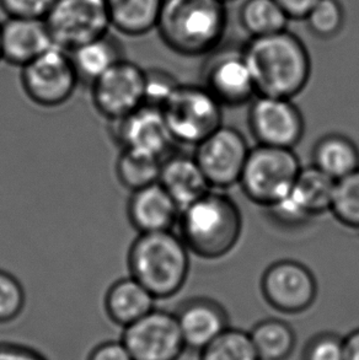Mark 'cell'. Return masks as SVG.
<instances>
[{"label":"cell","mask_w":359,"mask_h":360,"mask_svg":"<svg viewBox=\"0 0 359 360\" xmlns=\"http://www.w3.org/2000/svg\"><path fill=\"white\" fill-rule=\"evenodd\" d=\"M224 29L223 0H163L156 30L172 52L197 57L220 42Z\"/></svg>","instance_id":"obj_4"},{"label":"cell","mask_w":359,"mask_h":360,"mask_svg":"<svg viewBox=\"0 0 359 360\" xmlns=\"http://www.w3.org/2000/svg\"><path fill=\"white\" fill-rule=\"evenodd\" d=\"M180 238L191 253L218 259L233 250L241 235L243 217L228 195L210 190L180 213Z\"/></svg>","instance_id":"obj_2"},{"label":"cell","mask_w":359,"mask_h":360,"mask_svg":"<svg viewBox=\"0 0 359 360\" xmlns=\"http://www.w3.org/2000/svg\"><path fill=\"white\" fill-rule=\"evenodd\" d=\"M222 108L203 85L180 84L161 111L175 143L196 146L223 126Z\"/></svg>","instance_id":"obj_6"},{"label":"cell","mask_w":359,"mask_h":360,"mask_svg":"<svg viewBox=\"0 0 359 360\" xmlns=\"http://www.w3.org/2000/svg\"><path fill=\"white\" fill-rule=\"evenodd\" d=\"M199 360H260L248 332L228 327L199 353Z\"/></svg>","instance_id":"obj_28"},{"label":"cell","mask_w":359,"mask_h":360,"mask_svg":"<svg viewBox=\"0 0 359 360\" xmlns=\"http://www.w3.org/2000/svg\"><path fill=\"white\" fill-rule=\"evenodd\" d=\"M248 151L245 136L223 124L194 146V158L212 190L224 191L239 184Z\"/></svg>","instance_id":"obj_11"},{"label":"cell","mask_w":359,"mask_h":360,"mask_svg":"<svg viewBox=\"0 0 359 360\" xmlns=\"http://www.w3.org/2000/svg\"><path fill=\"white\" fill-rule=\"evenodd\" d=\"M243 54L260 96L291 100L306 89L310 78V57L306 46L286 30L253 37Z\"/></svg>","instance_id":"obj_1"},{"label":"cell","mask_w":359,"mask_h":360,"mask_svg":"<svg viewBox=\"0 0 359 360\" xmlns=\"http://www.w3.org/2000/svg\"><path fill=\"white\" fill-rule=\"evenodd\" d=\"M306 20L311 32L329 39L340 32L345 21V13L339 0H319L306 15Z\"/></svg>","instance_id":"obj_30"},{"label":"cell","mask_w":359,"mask_h":360,"mask_svg":"<svg viewBox=\"0 0 359 360\" xmlns=\"http://www.w3.org/2000/svg\"><path fill=\"white\" fill-rule=\"evenodd\" d=\"M336 181L314 165L301 167L296 176L293 193L311 217L330 212Z\"/></svg>","instance_id":"obj_25"},{"label":"cell","mask_w":359,"mask_h":360,"mask_svg":"<svg viewBox=\"0 0 359 360\" xmlns=\"http://www.w3.org/2000/svg\"><path fill=\"white\" fill-rule=\"evenodd\" d=\"M180 83L172 74L163 69H146V98L144 105L163 108Z\"/></svg>","instance_id":"obj_32"},{"label":"cell","mask_w":359,"mask_h":360,"mask_svg":"<svg viewBox=\"0 0 359 360\" xmlns=\"http://www.w3.org/2000/svg\"><path fill=\"white\" fill-rule=\"evenodd\" d=\"M161 160L141 151L121 149L115 164L117 180L131 192L156 184L160 175Z\"/></svg>","instance_id":"obj_26"},{"label":"cell","mask_w":359,"mask_h":360,"mask_svg":"<svg viewBox=\"0 0 359 360\" xmlns=\"http://www.w3.org/2000/svg\"><path fill=\"white\" fill-rule=\"evenodd\" d=\"M0 39L3 60L20 68L53 47L44 19L8 18L1 24Z\"/></svg>","instance_id":"obj_18"},{"label":"cell","mask_w":359,"mask_h":360,"mask_svg":"<svg viewBox=\"0 0 359 360\" xmlns=\"http://www.w3.org/2000/svg\"><path fill=\"white\" fill-rule=\"evenodd\" d=\"M224 3H225V1H229V0H223Z\"/></svg>","instance_id":"obj_41"},{"label":"cell","mask_w":359,"mask_h":360,"mask_svg":"<svg viewBox=\"0 0 359 360\" xmlns=\"http://www.w3.org/2000/svg\"><path fill=\"white\" fill-rule=\"evenodd\" d=\"M44 20L53 46L65 52L111 30L106 0H56Z\"/></svg>","instance_id":"obj_8"},{"label":"cell","mask_w":359,"mask_h":360,"mask_svg":"<svg viewBox=\"0 0 359 360\" xmlns=\"http://www.w3.org/2000/svg\"><path fill=\"white\" fill-rule=\"evenodd\" d=\"M261 292L270 307L286 315H296L315 302V276L303 263L282 259L263 273Z\"/></svg>","instance_id":"obj_12"},{"label":"cell","mask_w":359,"mask_h":360,"mask_svg":"<svg viewBox=\"0 0 359 360\" xmlns=\"http://www.w3.org/2000/svg\"><path fill=\"white\" fill-rule=\"evenodd\" d=\"M313 165L331 179L341 180L359 169V149L347 136L327 134L314 146Z\"/></svg>","instance_id":"obj_23"},{"label":"cell","mask_w":359,"mask_h":360,"mask_svg":"<svg viewBox=\"0 0 359 360\" xmlns=\"http://www.w3.org/2000/svg\"><path fill=\"white\" fill-rule=\"evenodd\" d=\"M330 212L340 224L359 230V169L336 181Z\"/></svg>","instance_id":"obj_29"},{"label":"cell","mask_w":359,"mask_h":360,"mask_svg":"<svg viewBox=\"0 0 359 360\" xmlns=\"http://www.w3.org/2000/svg\"><path fill=\"white\" fill-rule=\"evenodd\" d=\"M56 0H0V8L8 18L44 19Z\"/></svg>","instance_id":"obj_35"},{"label":"cell","mask_w":359,"mask_h":360,"mask_svg":"<svg viewBox=\"0 0 359 360\" xmlns=\"http://www.w3.org/2000/svg\"><path fill=\"white\" fill-rule=\"evenodd\" d=\"M158 182L181 210L212 190L194 155L174 151L161 160Z\"/></svg>","instance_id":"obj_19"},{"label":"cell","mask_w":359,"mask_h":360,"mask_svg":"<svg viewBox=\"0 0 359 360\" xmlns=\"http://www.w3.org/2000/svg\"><path fill=\"white\" fill-rule=\"evenodd\" d=\"M301 360H345L344 337L324 332L306 343Z\"/></svg>","instance_id":"obj_34"},{"label":"cell","mask_w":359,"mask_h":360,"mask_svg":"<svg viewBox=\"0 0 359 360\" xmlns=\"http://www.w3.org/2000/svg\"><path fill=\"white\" fill-rule=\"evenodd\" d=\"M248 121L260 146L293 149L306 131L301 110L291 98L256 95L248 110Z\"/></svg>","instance_id":"obj_13"},{"label":"cell","mask_w":359,"mask_h":360,"mask_svg":"<svg viewBox=\"0 0 359 360\" xmlns=\"http://www.w3.org/2000/svg\"><path fill=\"white\" fill-rule=\"evenodd\" d=\"M26 292L14 274L0 269V325L15 321L24 311Z\"/></svg>","instance_id":"obj_31"},{"label":"cell","mask_w":359,"mask_h":360,"mask_svg":"<svg viewBox=\"0 0 359 360\" xmlns=\"http://www.w3.org/2000/svg\"><path fill=\"white\" fill-rule=\"evenodd\" d=\"M248 335L260 360H286L296 349V332L283 320H263Z\"/></svg>","instance_id":"obj_24"},{"label":"cell","mask_w":359,"mask_h":360,"mask_svg":"<svg viewBox=\"0 0 359 360\" xmlns=\"http://www.w3.org/2000/svg\"><path fill=\"white\" fill-rule=\"evenodd\" d=\"M69 53L78 74L79 83L89 86L115 64L126 58L123 44L111 31Z\"/></svg>","instance_id":"obj_21"},{"label":"cell","mask_w":359,"mask_h":360,"mask_svg":"<svg viewBox=\"0 0 359 360\" xmlns=\"http://www.w3.org/2000/svg\"><path fill=\"white\" fill-rule=\"evenodd\" d=\"M156 297L131 276L112 283L103 297V309L117 326H130L156 309Z\"/></svg>","instance_id":"obj_20"},{"label":"cell","mask_w":359,"mask_h":360,"mask_svg":"<svg viewBox=\"0 0 359 360\" xmlns=\"http://www.w3.org/2000/svg\"><path fill=\"white\" fill-rule=\"evenodd\" d=\"M301 169L293 149L258 144L248 151L239 185L248 200L267 208L291 191Z\"/></svg>","instance_id":"obj_5"},{"label":"cell","mask_w":359,"mask_h":360,"mask_svg":"<svg viewBox=\"0 0 359 360\" xmlns=\"http://www.w3.org/2000/svg\"><path fill=\"white\" fill-rule=\"evenodd\" d=\"M121 341L133 360H179L187 351L175 312L156 307L125 327Z\"/></svg>","instance_id":"obj_9"},{"label":"cell","mask_w":359,"mask_h":360,"mask_svg":"<svg viewBox=\"0 0 359 360\" xmlns=\"http://www.w3.org/2000/svg\"><path fill=\"white\" fill-rule=\"evenodd\" d=\"M345 360H359V328L344 337Z\"/></svg>","instance_id":"obj_39"},{"label":"cell","mask_w":359,"mask_h":360,"mask_svg":"<svg viewBox=\"0 0 359 360\" xmlns=\"http://www.w3.org/2000/svg\"><path fill=\"white\" fill-rule=\"evenodd\" d=\"M94 108L107 121L125 117L144 105L146 69L122 59L90 85Z\"/></svg>","instance_id":"obj_10"},{"label":"cell","mask_w":359,"mask_h":360,"mask_svg":"<svg viewBox=\"0 0 359 360\" xmlns=\"http://www.w3.org/2000/svg\"><path fill=\"white\" fill-rule=\"evenodd\" d=\"M87 360H133L126 347L120 341H106L97 345Z\"/></svg>","instance_id":"obj_36"},{"label":"cell","mask_w":359,"mask_h":360,"mask_svg":"<svg viewBox=\"0 0 359 360\" xmlns=\"http://www.w3.org/2000/svg\"><path fill=\"white\" fill-rule=\"evenodd\" d=\"M267 210L272 220L286 228L301 226L313 218L304 205H301V200L296 198L291 188L281 200L267 207Z\"/></svg>","instance_id":"obj_33"},{"label":"cell","mask_w":359,"mask_h":360,"mask_svg":"<svg viewBox=\"0 0 359 360\" xmlns=\"http://www.w3.org/2000/svg\"><path fill=\"white\" fill-rule=\"evenodd\" d=\"M111 27L131 37L156 29L163 0H106Z\"/></svg>","instance_id":"obj_22"},{"label":"cell","mask_w":359,"mask_h":360,"mask_svg":"<svg viewBox=\"0 0 359 360\" xmlns=\"http://www.w3.org/2000/svg\"><path fill=\"white\" fill-rule=\"evenodd\" d=\"M20 80L25 95L44 108L68 103L80 84L70 53L56 46L24 65Z\"/></svg>","instance_id":"obj_7"},{"label":"cell","mask_w":359,"mask_h":360,"mask_svg":"<svg viewBox=\"0 0 359 360\" xmlns=\"http://www.w3.org/2000/svg\"><path fill=\"white\" fill-rule=\"evenodd\" d=\"M127 218L138 234L170 231L177 225L181 210L159 182L131 192Z\"/></svg>","instance_id":"obj_17"},{"label":"cell","mask_w":359,"mask_h":360,"mask_svg":"<svg viewBox=\"0 0 359 360\" xmlns=\"http://www.w3.org/2000/svg\"><path fill=\"white\" fill-rule=\"evenodd\" d=\"M189 251L170 231L138 234L127 252V267L156 300L175 297L189 278Z\"/></svg>","instance_id":"obj_3"},{"label":"cell","mask_w":359,"mask_h":360,"mask_svg":"<svg viewBox=\"0 0 359 360\" xmlns=\"http://www.w3.org/2000/svg\"><path fill=\"white\" fill-rule=\"evenodd\" d=\"M289 19H306L319 0H275Z\"/></svg>","instance_id":"obj_38"},{"label":"cell","mask_w":359,"mask_h":360,"mask_svg":"<svg viewBox=\"0 0 359 360\" xmlns=\"http://www.w3.org/2000/svg\"><path fill=\"white\" fill-rule=\"evenodd\" d=\"M203 86L223 108L243 106L258 95L243 52L212 59L206 68Z\"/></svg>","instance_id":"obj_15"},{"label":"cell","mask_w":359,"mask_h":360,"mask_svg":"<svg viewBox=\"0 0 359 360\" xmlns=\"http://www.w3.org/2000/svg\"><path fill=\"white\" fill-rule=\"evenodd\" d=\"M108 133L121 149L141 151L164 159L175 141L160 108L143 105L125 117L108 121Z\"/></svg>","instance_id":"obj_14"},{"label":"cell","mask_w":359,"mask_h":360,"mask_svg":"<svg viewBox=\"0 0 359 360\" xmlns=\"http://www.w3.org/2000/svg\"><path fill=\"white\" fill-rule=\"evenodd\" d=\"M0 32H1V24H0ZM0 60H3V57H1V39H0Z\"/></svg>","instance_id":"obj_40"},{"label":"cell","mask_w":359,"mask_h":360,"mask_svg":"<svg viewBox=\"0 0 359 360\" xmlns=\"http://www.w3.org/2000/svg\"><path fill=\"white\" fill-rule=\"evenodd\" d=\"M0 360H49L34 348L19 343H0Z\"/></svg>","instance_id":"obj_37"},{"label":"cell","mask_w":359,"mask_h":360,"mask_svg":"<svg viewBox=\"0 0 359 360\" xmlns=\"http://www.w3.org/2000/svg\"><path fill=\"white\" fill-rule=\"evenodd\" d=\"M187 351L199 353L229 327L228 314L219 302L208 297H192L175 312Z\"/></svg>","instance_id":"obj_16"},{"label":"cell","mask_w":359,"mask_h":360,"mask_svg":"<svg viewBox=\"0 0 359 360\" xmlns=\"http://www.w3.org/2000/svg\"><path fill=\"white\" fill-rule=\"evenodd\" d=\"M288 20V15L275 0H246L240 10L241 25L253 37L282 32Z\"/></svg>","instance_id":"obj_27"}]
</instances>
